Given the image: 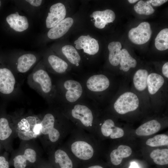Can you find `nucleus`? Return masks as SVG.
<instances>
[{
  "label": "nucleus",
  "mask_w": 168,
  "mask_h": 168,
  "mask_svg": "<svg viewBox=\"0 0 168 168\" xmlns=\"http://www.w3.org/2000/svg\"><path fill=\"white\" fill-rule=\"evenodd\" d=\"M146 144L151 147H157L168 144V136L165 134H158L147 139Z\"/></svg>",
  "instance_id": "nucleus-31"
},
{
  "label": "nucleus",
  "mask_w": 168,
  "mask_h": 168,
  "mask_svg": "<svg viewBox=\"0 0 168 168\" xmlns=\"http://www.w3.org/2000/svg\"><path fill=\"white\" fill-rule=\"evenodd\" d=\"M68 136L64 146L73 157L84 161L92 159L96 152L93 134L77 128Z\"/></svg>",
  "instance_id": "nucleus-1"
},
{
  "label": "nucleus",
  "mask_w": 168,
  "mask_h": 168,
  "mask_svg": "<svg viewBox=\"0 0 168 168\" xmlns=\"http://www.w3.org/2000/svg\"><path fill=\"white\" fill-rule=\"evenodd\" d=\"M27 161L33 163L35 162L36 159V153L35 151L31 148L26 149L23 154Z\"/></svg>",
  "instance_id": "nucleus-33"
},
{
  "label": "nucleus",
  "mask_w": 168,
  "mask_h": 168,
  "mask_svg": "<svg viewBox=\"0 0 168 168\" xmlns=\"http://www.w3.org/2000/svg\"><path fill=\"white\" fill-rule=\"evenodd\" d=\"M134 9L137 13L140 15H149L153 14L155 11L154 8L147 1H139L134 6Z\"/></svg>",
  "instance_id": "nucleus-30"
},
{
  "label": "nucleus",
  "mask_w": 168,
  "mask_h": 168,
  "mask_svg": "<svg viewBox=\"0 0 168 168\" xmlns=\"http://www.w3.org/2000/svg\"><path fill=\"white\" fill-rule=\"evenodd\" d=\"M54 157L55 163L58 164L60 168H73V157L64 146L55 151Z\"/></svg>",
  "instance_id": "nucleus-18"
},
{
  "label": "nucleus",
  "mask_w": 168,
  "mask_h": 168,
  "mask_svg": "<svg viewBox=\"0 0 168 168\" xmlns=\"http://www.w3.org/2000/svg\"><path fill=\"white\" fill-rule=\"evenodd\" d=\"M90 17L93 18L95 20V26L101 29L108 23L113 22L115 19V15L113 11L107 9L103 11H94L91 15Z\"/></svg>",
  "instance_id": "nucleus-12"
},
{
  "label": "nucleus",
  "mask_w": 168,
  "mask_h": 168,
  "mask_svg": "<svg viewBox=\"0 0 168 168\" xmlns=\"http://www.w3.org/2000/svg\"><path fill=\"white\" fill-rule=\"evenodd\" d=\"M40 122V121L35 125L33 130V132L36 137L41 133V125Z\"/></svg>",
  "instance_id": "nucleus-36"
},
{
  "label": "nucleus",
  "mask_w": 168,
  "mask_h": 168,
  "mask_svg": "<svg viewBox=\"0 0 168 168\" xmlns=\"http://www.w3.org/2000/svg\"><path fill=\"white\" fill-rule=\"evenodd\" d=\"M162 72L163 75L167 78H168V62L165 63L162 68Z\"/></svg>",
  "instance_id": "nucleus-38"
},
{
  "label": "nucleus",
  "mask_w": 168,
  "mask_h": 168,
  "mask_svg": "<svg viewBox=\"0 0 168 168\" xmlns=\"http://www.w3.org/2000/svg\"><path fill=\"white\" fill-rule=\"evenodd\" d=\"M155 45L156 49L160 51L168 49V29L161 30L157 34L155 39Z\"/></svg>",
  "instance_id": "nucleus-29"
},
{
  "label": "nucleus",
  "mask_w": 168,
  "mask_h": 168,
  "mask_svg": "<svg viewBox=\"0 0 168 168\" xmlns=\"http://www.w3.org/2000/svg\"><path fill=\"white\" fill-rule=\"evenodd\" d=\"M63 85L65 88L67 90L65 96L69 102H75L82 95V87L78 82L73 80H68L64 82Z\"/></svg>",
  "instance_id": "nucleus-16"
},
{
  "label": "nucleus",
  "mask_w": 168,
  "mask_h": 168,
  "mask_svg": "<svg viewBox=\"0 0 168 168\" xmlns=\"http://www.w3.org/2000/svg\"><path fill=\"white\" fill-rule=\"evenodd\" d=\"M1 5V1L0 0V6Z\"/></svg>",
  "instance_id": "nucleus-43"
},
{
  "label": "nucleus",
  "mask_w": 168,
  "mask_h": 168,
  "mask_svg": "<svg viewBox=\"0 0 168 168\" xmlns=\"http://www.w3.org/2000/svg\"><path fill=\"white\" fill-rule=\"evenodd\" d=\"M148 2L152 6L157 7L160 6L168 1L167 0H150Z\"/></svg>",
  "instance_id": "nucleus-35"
},
{
  "label": "nucleus",
  "mask_w": 168,
  "mask_h": 168,
  "mask_svg": "<svg viewBox=\"0 0 168 168\" xmlns=\"http://www.w3.org/2000/svg\"><path fill=\"white\" fill-rule=\"evenodd\" d=\"M139 105L137 96L131 92H126L117 99L114 104L115 111L120 114H124L136 110Z\"/></svg>",
  "instance_id": "nucleus-6"
},
{
  "label": "nucleus",
  "mask_w": 168,
  "mask_h": 168,
  "mask_svg": "<svg viewBox=\"0 0 168 168\" xmlns=\"http://www.w3.org/2000/svg\"><path fill=\"white\" fill-rule=\"evenodd\" d=\"M40 120L39 117L35 115H29L20 119L17 124V131L19 137L27 141L36 137L33 130L35 125Z\"/></svg>",
  "instance_id": "nucleus-7"
},
{
  "label": "nucleus",
  "mask_w": 168,
  "mask_h": 168,
  "mask_svg": "<svg viewBox=\"0 0 168 168\" xmlns=\"http://www.w3.org/2000/svg\"><path fill=\"white\" fill-rule=\"evenodd\" d=\"M161 128L160 124L157 121L153 119L140 126L136 130V133L138 136H149L158 132Z\"/></svg>",
  "instance_id": "nucleus-21"
},
{
  "label": "nucleus",
  "mask_w": 168,
  "mask_h": 168,
  "mask_svg": "<svg viewBox=\"0 0 168 168\" xmlns=\"http://www.w3.org/2000/svg\"><path fill=\"white\" fill-rule=\"evenodd\" d=\"M139 1L138 0H128V1L130 3H134L137 1Z\"/></svg>",
  "instance_id": "nucleus-41"
},
{
  "label": "nucleus",
  "mask_w": 168,
  "mask_h": 168,
  "mask_svg": "<svg viewBox=\"0 0 168 168\" xmlns=\"http://www.w3.org/2000/svg\"><path fill=\"white\" fill-rule=\"evenodd\" d=\"M108 78L102 74L96 75L91 77L87 80L86 86L90 91L100 92L106 89L109 86Z\"/></svg>",
  "instance_id": "nucleus-14"
},
{
  "label": "nucleus",
  "mask_w": 168,
  "mask_h": 168,
  "mask_svg": "<svg viewBox=\"0 0 168 168\" xmlns=\"http://www.w3.org/2000/svg\"><path fill=\"white\" fill-rule=\"evenodd\" d=\"M6 20L11 28L17 32H22L29 27V23L27 17L19 15L18 12L8 16Z\"/></svg>",
  "instance_id": "nucleus-17"
},
{
  "label": "nucleus",
  "mask_w": 168,
  "mask_h": 168,
  "mask_svg": "<svg viewBox=\"0 0 168 168\" xmlns=\"http://www.w3.org/2000/svg\"><path fill=\"white\" fill-rule=\"evenodd\" d=\"M73 22L71 17L64 19L49 29L47 34L48 37L51 39H56L62 37L68 31Z\"/></svg>",
  "instance_id": "nucleus-13"
},
{
  "label": "nucleus",
  "mask_w": 168,
  "mask_h": 168,
  "mask_svg": "<svg viewBox=\"0 0 168 168\" xmlns=\"http://www.w3.org/2000/svg\"><path fill=\"white\" fill-rule=\"evenodd\" d=\"M120 64L123 71L127 72L131 68H135L137 64L136 60L133 58L127 49L121 50Z\"/></svg>",
  "instance_id": "nucleus-25"
},
{
  "label": "nucleus",
  "mask_w": 168,
  "mask_h": 168,
  "mask_svg": "<svg viewBox=\"0 0 168 168\" xmlns=\"http://www.w3.org/2000/svg\"><path fill=\"white\" fill-rule=\"evenodd\" d=\"M0 168H9V163L4 156H0Z\"/></svg>",
  "instance_id": "nucleus-34"
},
{
  "label": "nucleus",
  "mask_w": 168,
  "mask_h": 168,
  "mask_svg": "<svg viewBox=\"0 0 168 168\" xmlns=\"http://www.w3.org/2000/svg\"><path fill=\"white\" fill-rule=\"evenodd\" d=\"M48 61L52 69L57 73H64L68 68L67 63L55 55H49L48 58Z\"/></svg>",
  "instance_id": "nucleus-26"
},
{
  "label": "nucleus",
  "mask_w": 168,
  "mask_h": 168,
  "mask_svg": "<svg viewBox=\"0 0 168 168\" xmlns=\"http://www.w3.org/2000/svg\"><path fill=\"white\" fill-rule=\"evenodd\" d=\"M147 71L144 69H140L135 73L133 78L134 85L136 89L138 91L145 90L147 86Z\"/></svg>",
  "instance_id": "nucleus-24"
},
{
  "label": "nucleus",
  "mask_w": 168,
  "mask_h": 168,
  "mask_svg": "<svg viewBox=\"0 0 168 168\" xmlns=\"http://www.w3.org/2000/svg\"><path fill=\"white\" fill-rule=\"evenodd\" d=\"M150 156L157 165H163L168 164V149H155L150 153Z\"/></svg>",
  "instance_id": "nucleus-28"
},
{
  "label": "nucleus",
  "mask_w": 168,
  "mask_h": 168,
  "mask_svg": "<svg viewBox=\"0 0 168 168\" xmlns=\"http://www.w3.org/2000/svg\"><path fill=\"white\" fill-rule=\"evenodd\" d=\"M20 83L14 72L0 64V95L7 99L16 96L20 91Z\"/></svg>",
  "instance_id": "nucleus-3"
},
{
  "label": "nucleus",
  "mask_w": 168,
  "mask_h": 168,
  "mask_svg": "<svg viewBox=\"0 0 168 168\" xmlns=\"http://www.w3.org/2000/svg\"><path fill=\"white\" fill-rule=\"evenodd\" d=\"M132 153V149L129 147L120 145L111 152L110 156L111 162L114 165H118L122 162L123 158L129 156Z\"/></svg>",
  "instance_id": "nucleus-19"
},
{
  "label": "nucleus",
  "mask_w": 168,
  "mask_h": 168,
  "mask_svg": "<svg viewBox=\"0 0 168 168\" xmlns=\"http://www.w3.org/2000/svg\"><path fill=\"white\" fill-rule=\"evenodd\" d=\"M26 1L35 7L39 6L42 2V0H26Z\"/></svg>",
  "instance_id": "nucleus-37"
},
{
  "label": "nucleus",
  "mask_w": 168,
  "mask_h": 168,
  "mask_svg": "<svg viewBox=\"0 0 168 168\" xmlns=\"http://www.w3.org/2000/svg\"><path fill=\"white\" fill-rule=\"evenodd\" d=\"M37 60V57L32 54H25L19 56L15 63V74L18 79L19 74L24 75L36 63Z\"/></svg>",
  "instance_id": "nucleus-10"
},
{
  "label": "nucleus",
  "mask_w": 168,
  "mask_h": 168,
  "mask_svg": "<svg viewBox=\"0 0 168 168\" xmlns=\"http://www.w3.org/2000/svg\"><path fill=\"white\" fill-rule=\"evenodd\" d=\"M72 117L80 123L78 128L93 134L94 116L91 110L81 104L75 105L71 111Z\"/></svg>",
  "instance_id": "nucleus-5"
},
{
  "label": "nucleus",
  "mask_w": 168,
  "mask_h": 168,
  "mask_svg": "<svg viewBox=\"0 0 168 168\" xmlns=\"http://www.w3.org/2000/svg\"><path fill=\"white\" fill-rule=\"evenodd\" d=\"M129 168H139V167L136 162L133 161L130 163Z\"/></svg>",
  "instance_id": "nucleus-39"
},
{
  "label": "nucleus",
  "mask_w": 168,
  "mask_h": 168,
  "mask_svg": "<svg viewBox=\"0 0 168 168\" xmlns=\"http://www.w3.org/2000/svg\"><path fill=\"white\" fill-rule=\"evenodd\" d=\"M12 133L9 116L4 112L3 109H0V141L5 142L10 137Z\"/></svg>",
  "instance_id": "nucleus-20"
},
{
  "label": "nucleus",
  "mask_w": 168,
  "mask_h": 168,
  "mask_svg": "<svg viewBox=\"0 0 168 168\" xmlns=\"http://www.w3.org/2000/svg\"><path fill=\"white\" fill-rule=\"evenodd\" d=\"M109 54V59L110 64L114 66L118 65L120 59L122 45L119 41H113L108 45Z\"/></svg>",
  "instance_id": "nucleus-22"
},
{
  "label": "nucleus",
  "mask_w": 168,
  "mask_h": 168,
  "mask_svg": "<svg viewBox=\"0 0 168 168\" xmlns=\"http://www.w3.org/2000/svg\"><path fill=\"white\" fill-rule=\"evenodd\" d=\"M13 160L15 168H25L26 167L27 160L23 155L16 156Z\"/></svg>",
  "instance_id": "nucleus-32"
},
{
  "label": "nucleus",
  "mask_w": 168,
  "mask_h": 168,
  "mask_svg": "<svg viewBox=\"0 0 168 168\" xmlns=\"http://www.w3.org/2000/svg\"><path fill=\"white\" fill-rule=\"evenodd\" d=\"M1 147H2V146H1V142H0V151L1 150Z\"/></svg>",
  "instance_id": "nucleus-42"
},
{
  "label": "nucleus",
  "mask_w": 168,
  "mask_h": 168,
  "mask_svg": "<svg viewBox=\"0 0 168 168\" xmlns=\"http://www.w3.org/2000/svg\"><path fill=\"white\" fill-rule=\"evenodd\" d=\"M55 122L54 116L51 113L46 114L40 120L41 133L47 135L49 141L52 143L66 138L73 130L58 128L55 126Z\"/></svg>",
  "instance_id": "nucleus-4"
},
{
  "label": "nucleus",
  "mask_w": 168,
  "mask_h": 168,
  "mask_svg": "<svg viewBox=\"0 0 168 168\" xmlns=\"http://www.w3.org/2000/svg\"><path fill=\"white\" fill-rule=\"evenodd\" d=\"M87 168H103L101 166L98 165H94L89 166Z\"/></svg>",
  "instance_id": "nucleus-40"
},
{
  "label": "nucleus",
  "mask_w": 168,
  "mask_h": 168,
  "mask_svg": "<svg viewBox=\"0 0 168 168\" xmlns=\"http://www.w3.org/2000/svg\"><path fill=\"white\" fill-rule=\"evenodd\" d=\"M39 63L27 78L29 86L41 96L45 97L52 91L53 85L47 72Z\"/></svg>",
  "instance_id": "nucleus-2"
},
{
  "label": "nucleus",
  "mask_w": 168,
  "mask_h": 168,
  "mask_svg": "<svg viewBox=\"0 0 168 168\" xmlns=\"http://www.w3.org/2000/svg\"><path fill=\"white\" fill-rule=\"evenodd\" d=\"M100 125L101 126V132L104 137H110L112 139H114L121 138L124 134L123 130L115 126L114 122L111 119H106Z\"/></svg>",
  "instance_id": "nucleus-15"
},
{
  "label": "nucleus",
  "mask_w": 168,
  "mask_h": 168,
  "mask_svg": "<svg viewBox=\"0 0 168 168\" xmlns=\"http://www.w3.org/2000/svg\"><path fill=\"white\" fill-rule=\"evenodd\" d=\"M164 78L161 75L152 73L148 75L147 78V86L149 93L155 94L163 85Z\"/></svg>",
  "instance_id": "nucleus-23"
},
{
  "label": "nucleus",
  "mask_w": 168,
  "mask_h": 168,
  "mask_svg": "<svg viewBox=\"0 0 168 168\" xmlns=\"http://www.w3.org/2000/svg\"><path fill=\"white\" fill-rule=\"evenodd\" d=\"M152 33L150 24L147 22H143L137 27L130 30L128 37L133 43L140 45L146 43L149 40Z\"/></svg>",
  "instance_id": "nucleus-8"
},
{
  "label": "nucleus",
  "mask_w": 168,
  "mask_h": 168,
  "mask_svg": "<svg viewBox=\"0 0 168 168\" xmlns=\"http://www.w3.org/2000/svg\"><path fill=\"white\" fill-rule=\"evenodd\" d=\"M46 20L47 28H51L65 19L66 10L65 6L59 2L53 5Z\"/></svg>",
  "instance_id": "nucleus-9"
},
{
  "label": "nucleus",
  "mask_w": 168,
  "mask_h": 168,
  "mask_svg": "<svg viewBox=\"0 0 168 168\" xmlns=\"http://www.w3.org/2000/svg\"><path fill=\"white\" fill-rule=\"evenodd\" d=\"M62 53L72 63L78 65L81 57L76 49L72 45H66L62 47Z\"/></svg>",
  "instance_id": "nucleus-27"
},
{
  "label": "nucleus",
  "mask_w": 168,
  "mask_h": 168,
  "mask_svg": "<svg viewBox=\"0 0 168 168\" xmlns=\"http://www.w3.org/2000/svg\"><path fill=\"white\" fill-rule=\"evenodd\" d=\"M74 43L76 49H83L85 53L90 55H94L99 50L98 41L89 35L81 36Z\"/></svg>",
  "instance_id": "nucleus-11"
}]
</instances>
